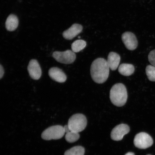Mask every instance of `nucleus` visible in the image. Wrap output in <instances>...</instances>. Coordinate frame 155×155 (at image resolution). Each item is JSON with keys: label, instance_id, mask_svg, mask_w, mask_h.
Segmentation results:
<instances>
[{"label": "nucleus", "instance_id": "obj_1", "mask_svg": "<svg viewBox=\"0 0 155 155\" xmlns=\"http://www.w3.org/2000/svg\"><path fill=\"white\" fill-rule=\"evenodd\" d=\"M110 69L105 59L99 58L95 60L91 65L90 70L93 80L98 84L105 82L109 76Z\"/></svg>", "mask_w": 155, "mask_h": 155}, {"label": "nucleus", "instance_id": "obj_2", "mask_svg": "<svg viewBox=\"0 0 155 155\" xmlns=\"http://www.w3.org/2000/svg\"><path fill=\"white\" fill-rule=\"evenodd\" d=\"M127 93L125 86L122 83H117L112 87L110 91V99L114 105L121 107L127 102Z\"/></svg>", "mask_w": 155, "mask_h": 155}, {"label": "nucleus", "instance_id": "obj_3", "mask_svg": "<svg viewBox=\"0 0 155 155\" xmlns=\"http://www.w3.org/2000/svg\"><path fill=\"white\" fill-rule=\"evenodd\" d=\"M68 126L71 131L79 133L84 130L87 125L86 116L82 114H74L70 118Z\"/></svg>", "mask_w": 155, "mask_h": 155}, {"label": "nucleus", "instance_id": "obj_4", "mask_svg": "<svg viewBox=\"0 0 155 155\" xmlns=\"http://www.w3.org/2000/svg\"><path fill=\"white\" fill-rule=\"evenodd\" d=\"M65 133L63 126L54 125L45 130L42 133L41 137L46 140H58L61 139Z\"/></svg>", "mask_w": 155, "mask_h": 155}, {"label": "nucleus", "instance_id": "obj_5", "mask_svg": "<svg viewBox=\"0 0 155 155\" xmlns=\"http://www.w3.org/2000/svg\"><path fill=\"white\" fill-rule=\"evenodd\" d=\"M53 57L58 62L66 64L73 63L76 57L74 52L71 50H67L64 51L54 52Z\"/></svg>", "mask_w": 155, "mask_h": 155}, {"label": "nucleus", "instance_id": "obj_6", "mask_svg": "<svg viewBox=\"0 0 155 155\" xmlns=\"http://www.w3.org/2000/svg\"><path fill=\"white\" fill-rule=\"evenodd\" d=\"M134 143L137 148L145 149L152 146L153 141L150 135L147 133L142 132L135 136Z\"/></svg>", "mask_w": 155, "mask_h": 155}, {"label": "nucleus", "instance_id": "obj_7", "mask_svg": "<svg viewBox=\"0 0 155 155\" xmlns=\"http://www.w3.org/2000/svg\"><path fill=\"white\" fill-rule=\"evenodd\" d=\"M129 131L130 127L128 125L121 124L116 126L112 130L111 134V138L115 141L121 140L124 137Z\"/></svg>", "mask_w": 155, "mask_h": 155}, {"label": "nucleus", "instance_id": "obj_8", "mask_svg": "<svg viewBox=\"0 0 155 155\" xmlns=\"http://www.w3.org/2000/svg\"><path fill=\"white\" fill-rule=\"evenodd\" d=\"M122 40L126 48L130 50H135L138 45L136 37L131 32L124 33L122 36Z\"/></svg>", "mask_w": 155, "mask_h": 155}, {"label": "nucleus", "instance_id": "obj_9", "mask_svg": "<svg viewBox=\"0 0 155 155\" xmlns=\"http://www.w3.org/2000/svg\"><path fill=\"white\" fill-rule=\"evenodd\" d=\"M28 71L31 78L34 80H38L41 77L42 70L39 64L36 60H31L28 64Z\"/></svg>", "mask_w": 155, "mask_h": 155}, {"label": "nucleus", "instance_id": "obj_10", "mask_svg": "<svg viewBox=\"0 0 155 155\" xmlns=\"http://www.w3.org/2000/svg\"><path fill=\"white\" fill-rule=\"evenodd\" d=\"M48 74L53 80L58 82L62 83L67 80V77L65 74L61 69L57 67H53L48 71Z\"/></svg>", "mask_w": 155, "mask_h": 155}, {"label": "nucleus", "instance_id": "obj_11", "mask_svg": "<svg viewBox=\"0 0 155 155\" xmlns=\"http://www.w3.org/2000/svg\"><path fill=\"white\" fill-rule=\"evenodd\" d=\"M83 27L78 24H74L70 28L64 31L63 33V36L66 39H72L82 31Z\"/></svg>", "mask_w": 155, "mask_h": 155}, {"label": "nucleus", "instance_id": "obj_12", "mask_svg": "<svg viewBox=\"0 0 155 155\" xmlns=\"http://www.w3.org/2000/svg\"><path fill=\"white\" fill-rule=\"evenodd\" d=\"M120 60L119 54L114 52H110L107 61L110 69L112 71L116 70L119 67Z\"/></svg>", "mask_w": 155, "mask_h": 155}, {"label": "nucleus", "instance_id": "obj_13", "mask_svg": "<svg viewBox=\"0 0 155 155\" xmlns=\"http://www.w3.org/2000/svg\"><path fill=\"white\" fill-rule=\"evenodd\" d=\"M18 19L16 15L11 14L8 17L5 22V27L9 31H15L18 26Z\"/></svg>", "mask_w": 155, "mask_h": 155}, {"label": "nucleus", "instance_id": "obj_14", "mask_svg": "<svg viewBox=\"0 0 155 155\" xmlns=\"http://www.w3.org/2000/svg\"><path fill=\"white\" fill-rule=\"evenodd\" d=\"M118 71L121 75L129 76L134 73L135 68L134 66L131 64H123L119 66Z\"/></svg>", "mask_w": 155, "mask_h": 155}, {"label": "nucleus", "instance_id": "obj_15", "mask_svg": "<svg viewBox=\"0 0 155 155\" xmlns=\"http://www.w3.org/2000/svg\"><path fill=\"white\" fill-rule=\"evenodd\" d=\"M86 42L82 40H79L74 42L71 45V49L74 53H78L82 51L86 47Z\"/></svg>", "mask_w": 155, "mask_h": 155}, {"label": "nucleus", "instance_id": "obj_16", "mask_svg": "<svg viewBox=\"0 0 155 155\" xmlns=\"http://www.w3.org/2000/svg\"><path fill=\"white\" fill-rule=\"evenodd\" d=\"M85 150L82 146H77L73 147L66 151L64 155H84Z\"/></svg>", "mask_w": 155, "mask_h": 155}, {"label": "nucleus", "instance_id": "obj_17", "mask_svg": "<svg viewBox=\"0 0 155 155\" xmlns=\"http://www.w3.org/2000/svg\"><path fill=\"white\" fill-rule=\"evenodd\" d=\"M79 137L80 135L79 133L71 131L67 133L65 136V140L69 143L75 142L78 140Z\"/></svg>", "mask_w": 155, "mask_h": 155}, {"label": "nucleus", "instance_id": "obj_18", "mask_svg": "<svg viewBox=\"0 0 155 155\" xmlns=\"http://www.w3.org/2000/svg\"><path fill=\"white\" fill-rule=\"evenodd\" d=\"M146 73L150 81L155 82V67L152 65L147 66L146 68Z\"/></svg>", "mask_w": 155, "mask_h": 155}, {"label": "nucleus", "instance_id": "obj_19", "mask_svg": "<svg viewBox=\"0 0 155 155\" xmlns=\"http://www.w3.org/2000/svg\"><path fill=\"white\" fill-rule=\"evenodd\" d=\"M148 60L151 64L155 67V50H152L149 54Z\"/></svg>", "mask_w": 155, "mask_h": 155}, {"label": "nucleus", "instance_id": "obj_20", "mask_svg": "<svg viewBox=\"0 0 155 155\" xmlns=\"http://www.w3.org/2000/svg\"><path fill=\"white\" fill-rule=\"evenodd\" d=\"M5 71L2 65L0 66V78L2 79L4 74Z\"/></svg>", "mask_w": 155, "mask_h": 155}, {"label": "nucleus", "instance_id": "obj_21", "mask_svg": "<svg viewBox=\"0 0 155 155\" xmlns=\"http://www.w3.org/2000/svg\"><path fill=\"white\" fill-rule=\"evenodd\" d=\"M64 130L65 133H67L69 132V131H71L70 130L68 125H66L64 126Z\"/></svg>", "mask_w": 155, "mask_h": 155}, {"label": "nucleus", "instance_id": "obj_22", "mask_svg": "<svg viewBox=\"0 0 155 155\" xmlns=\"http://www.w3.org/2000/svg\"><path fill=\"white\" fill-rule=\"evenodd\" d=\"M125 155H135V154L132 152H128L125 154Z\"/></svg>", "mask_w": 155, "mask_h": 155}, {"label": "nucleus", "instance_id": "obj_23", "mask_svg": "<svg viewBox=\"0 0 155 155\" xmlns=\"http://www.w3.org/2000/svg\"></svg>", "mask_w": 155, "mask_h": 155}]
</instances>
